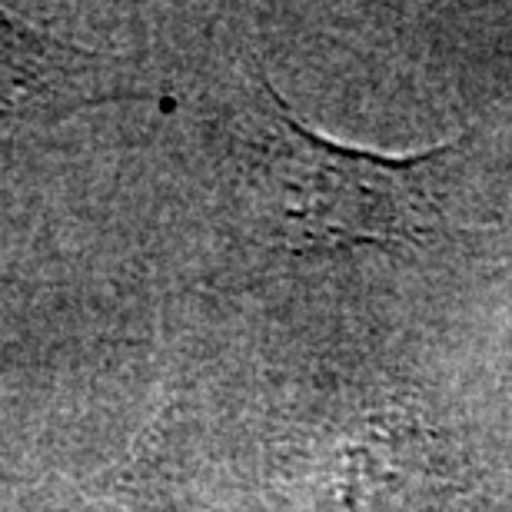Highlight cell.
I'll use <instances>...</instances> for the list:
<instances>
[{
  "label": "cell",
  "instance_id": "obj_1",
  "mask_svg": "<svg viewBox=\"0 0 512 512\" xmlns=\"http://www.w3.org/2000/svg\"><path fill=\"white\" fill-rule=\"evenodd\" d=\"M273 114L256 157V207L273 243L293 253L406 250L449 233L459 143L389 153L346 147L306 127L266 84Z\"/></svg>",
  "mask_w": 512,
  "mask_h": 512
},
{
  "label": "cell",
  "instance_id": "obj_2",
  "mask_svg": "<svg viewBox=\"0 0 512 512\" xmlns=\"http://www.w3.org/2000/svg\"><path fill=\"white\" fill-rule=\"evenodd\" d=\"M286 512H499V499L439 419L389 399L323 436Z\"/></svg>",
  "mask_w": 512,
  "mask_h": 512
},
{
  "label": "cell",
  "instance_id": "obj_3",
  "mask_svg": "<svg viewBox=\"0 0 512 512\" xmlns=\"http://www.w3.org/2000/svg\"><path fill=\"white\" fill-rule=\"evenodd\" d=\"M114 97L130 94L107 57L34 34L0 10V120L60 117Z\"/></svg>",
  "mask_w": 512,
  "mask_h": 512
}]
</instances>
